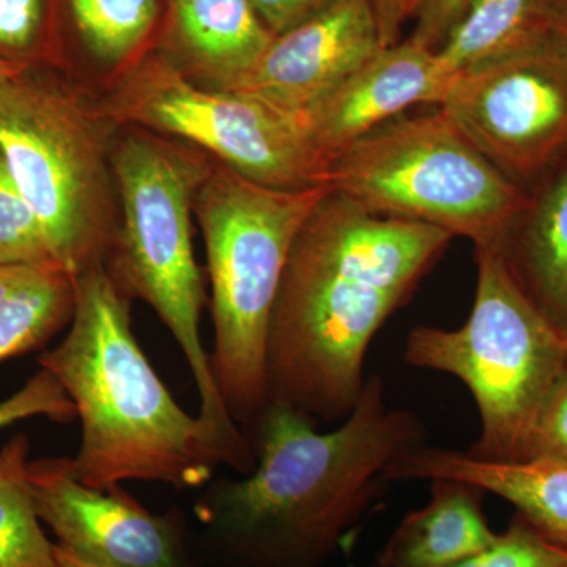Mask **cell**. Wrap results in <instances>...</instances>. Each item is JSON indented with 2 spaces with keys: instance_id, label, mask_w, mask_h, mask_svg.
<instances>
[{
  "instance_id": "obj_19",
  "label": "cell",
  "mask_w": 567,
  "mask_h": 567,
  "mask_svg": "<svg viewBox=\"0 0 567 567\" xmlns=\"http://www.w3.org/2000/svg\"><path fill=\"white\" fill-rule=\"evenodd\" d=\"M550 0H468L436 58L451 78L498 58L551 20Z\"/></svg>"
},
{
  "instance_id": "obj_12",
  "label": "cell",
  "mask_w": 567,
  "mask_h": 567,
  "mask_svg": "<svg viewBox=\"0 0 567 567\" xmlns=\"http://www.w3.org/2000/svg\"><path fill=\"white\" fill-rule=\"evenodd\" d=\"M382 48L372 0H338L276 35L251 73L230 92L251 95L300 122Z\"/></svg>"
},
{
  "instance_id": "obj_27",
  "label": "cell",
  "mask_w": 567,
  "mask_h": 567,
  "mask_svg": "<svg viewBox=\"0 0 567 567\" xmlns=\"http://www.w3.org/2000/svg\"><path fill=\"white\" fill-rule=\"evenodd\" d=\"M468 0H413L410 20L415 21L410 41L436 51L461 20Z\"/></svg>"
},
{
  "instance_id": "obj_9",
  "label": "cell",
  "mask_w": 567,
  "mask_h": 567,
  "mask_svg": "<svg viewBox=\"0 0 567 567\" xmlns=\"http://www.w3.org/2000/svg\"><path fill=\"white\" fill-rule=\"evenodd\" d=\"M96 100L118 128L185 142L254 182L324 186V158L297 118L251 95L204 87L164 54L142 58Z\"/></svg>"
},
{
  "instance_id": "obj_32",
  "label": "cell",
  "mask_w": 567,
  "mask_h": 567,
  "mask_svg": "<svg viewBox=\"0 0 567 567\" xmlns=\"http://www.w3.org/2000/svg\"><path fill=\"white\" fill-rule=\"evenodd\" d=\"M550 3L555 20L567 31V0H550Z\"/></svg>"
},
{
  "instance_id": "obj_28",
  "label": "cell",
  "mask_w": 567,
  "mask_h": 567,
  "mask_svg": "<svg viewBox=\"0 0 567 567\" xmlns=\"http://www.w3.org/2000/svg\"><path fill=\"white\" fill-rule=\"evenodd\" d=\"M338 0H249L257 17L274 35L303 24Z\"/></svg>"
},
{
  "instance_id": "obj_24",
  "label": "cell",
  "mask_w": 567,
  "mask_h": 567,
  "mask_svg": "<svg viewBox=\"0 0 567 567\" xmlns=\"http://www.w3.org/2000/svg\"><path fill=\"white\" fill-rule=\"evenodd\" d=\"M32 417H48L61 424L78 417L70 395L48 369L40 368L24 386L0 402V431Z\"/></svg>"
},
{
  "instance_id": "obj_18",
  "label": "cell",
  "mask_w": 567,
  "mask_h": 567,
  "mask_svg": "<svg viewBox=\"0 0 567 567\" xmlns=\"http://www.w3.org/2000/svg\"><path fill=\"white\" fill-rule=\"evenodd\" d=\"M73 312L74 278L66 271L0 265V363L43 349Z\"/></svg>"
},
{
  "instance_id": "obj_4",
  "label": "cell",
  "mask_w": 567,
  "mask_h": 567,
  "mask_svg": "<svg viewBox=\"0 0 567 567\" xmlns=\"http://www.w3.org/2000/svg\"><path fill=\"white\" fill-rule=\"evenodd\" d=\"M212 163L185 142L121 126L112 147L118 226L104 267L126 298L151 306L173 334L196 383L199 416L235 453L254 461L251 442L224 405L200 334L207 297L194 256V199Z\"/></svg>"
},
{
  "instance_id": "obj_21",
  "label": "cell",
  "mask_w": 567,
  "mask_h": 567,
  "mask_svg": "<svg viewBox=\"0 0 567 567\" xmlns=\"http://www.w3.org/2000/svg\"><path fill=\"white\" fill-rule=\"evenodd\" d=\"M82 41L99 61L121 69L137 63V52L155 28L158 0H69ZM121 76V74H118Z\"/></svg>"
},
{
  "instance_id": "obj_15",
  "label": "cell",
  "mask_w": 567,
  "mask_h": 567,
  "mask_svg": "<svg viewBox=\"0 0 567 567\" xmlns=\"http://www.w3.org/2000/svg\"><path fill=\"white\" fill-rule=\"evenodd\" d=\"M555 166L488 248L498 254L529 303L567 341V153Z\"/></svg>"
},
{
  "instance_id": "obj_17",
  "label": "cell",
  "mask_w": 567,
  "mask_h": 567,
  "mask_svg": "<svg viewBox=\"0 0 567 567\" xmlns=\"http://www.w3.org/2000/svg\"><path fill=\"white\" fill-rule=\"evenodd\" d=\"M431 499L402 518L377 558V567H453L491 546L486 492L458 480H432Z\"/></svg>"
},
{
  "instance_id": "obj_16",
  "label": "cell",
  "mask_w": 567,
  "mask_h": 567,
  "mask_svg": "<svg viewBox=\"0 0 567 567\" xmlns=\"http://www.w3.org/2000/svg\"><path fill=\"white\" fill-rule=\"evenodd\" d=\"M177 58L171 62L204 87L233 91L275 35L249 0H169Z\"/></svg>"
},
{
  "instance_id": "obj_10",
  "label": "cell",
  "mask_w": 567,
  "mask_h": 567,
  "mask_svg": "<svg viewBox=\"0 0 567 567\" xmlns=\"http://www.w3.org/2000/svg\"><path fill=\"white\" fill-rule=\"evenodd\" d=\"M511 181H533L567 153V31L555 17L498 58L462 71L439 104Z\"/></svg>"
},
{
  "instance_id": "obj_31",
  "label": "cell",
  "mask_w": 567,
  "mask_h": 567,
  "mask_svg": "<svg viewBox=\"0 0 567 567\" xmlns=\"http://www.w3.org/2000/svg\"><path fill=\"white\" fill-rule=\"evenodd\" d=\"M28 70L29 65H25V63L10 61V59L0 55V84L14 80V78L20 76V74Z\"/></svg>"
},
{
  "instance_id": "obj_14",
  "label": "cell",
  "mask_w": 567,
  "mask_h": 567,
  "mask_svg": "<svg viewBox=\"0 0 567 567\" xmlns=\"http://www.w3.org/2000/svg\"><path fill=\"white\" fill-rule=\"evenodd\" d=\"M386 480H458L475 484L516 507L517 516L558 546L567 548V465L550 458L516 464L488 462L466 451L423 445L388 468Z\"/></svg>"
},
{
  "instance_id": "obj_29",
  "label": "cell",
  "mask_w": 567,
  "mask_h": 567,
  "mask_svg": "<svg viewBox=\"0 0 567 567\" xmlns=\"http://www.w3.org/2000/svg\"><path fill=\"white\" fill-rule=\"evenodd\" d=\"M413 0H372L383 48L399 43L402 24L410 20Z\"/></svg>"
},
{
  "instance_id": "obj_26",
  "label": "cell",
  "mask_w": 567,
  "mask_h": 567,
  "mask_svg": "<svg viewBox=\"0 0 567 567\" xmlns=\"http://www.w3.org/2000/svg\"><path fill=\"white\" fill-rule=\"evenodd\" d=\"M532 458H550L567 465V364L537 416L529 461Z\"/></svg>"
},
{
  "instance_id": "obj_2",
  "label": "cell",
  "mask_w": 567,
  "mask_h": 567,
  "mask_svg": "<svg viewBox=\"0 0 567 567\" xmlns=\"http://www.w3.org/2000/svg\"><path fill=\"white\" fill-rule=\"evenodd\" d=\"M453 235L328 192L295 237L271 312L268 402L316 423L352 413L369 346L439 262Z\"/></svg>"
},
{
  "instance_id": "obj_6",
  "label": "cell",
  "mask_w": 567,
  "mask_h": 567,
  "mask_svg": "<svg viewBox=\"0 0 567 567\" xmlns=\"http://www.w3.org/2000/svg\"><path fill=\"white\" fill-rule=\"evenodd\" d=\"M99 100L24 71L0 84V156L71 276L104 264L118 226L112 147Z\"/></svg>"
},
{
  "instance_id": "obj_3",
  "label": "cell",
  "mask_w": 567,
  "mask_h": 567,
  "mask_svg": "<svg viewBox=\"0 0 567 567\" xmlns=\"http://www.w3.org/2000/svg\"><path fill=\"white\" fill-rule=\"evenodd\" d=\"M73 278L69 333L39 363L61 382L81 421L74 477L96 488L144 481L185 491L207 486L223 465L249 475L256 466L186 413L156 374L134 338L132 300L104 264Z\"/></svg>"
},
{
  "instance_id": "obj_20",
  "label": "cell",
  "mask_w": 567,
  "mask_h": 567,
  "mask_svg": "<svg viewBox=\"0 0 567 567\" xmlns=\"http://www.w3.org/2000/svg\"><path fill=\"white\" fill-rule=\"evenodd\" d=\"M29 453L24 432L0 447V567H59L33 505Z\"/></svg>"
},
{
  "instance_id": "obj_25",
  "label": "cell",
  "mask_w": 567,
  "mask_h": 567,
  "mask_svg": "<svg viewBox=\"0 0 567 567\" xmlns=\"http://www.w3.org/2000/svg\"><path fill=\"white\" fill-rule=\"evenodd\" d=\"M44 13L47 0H0V55L24 63L22 55L39 43Z\"/></svg>"
},
{
  "instance_id": "obj_30",
  "label": "cell",
  "mask_w": 567,
  "mask_h": 567,
  "mask_svg": "<svg viewBox=\"0 0 567 567\" xmlns=\"http://www.w3.org/2000/svg\"><path fill=\"white\" fill-rule=\"evenodd\" d=\"M54 557L59 567H104L89 561V559L78 557L76 554L70 551L69 548L54 544Z\"/></svg>"
},
{
  "instance_id": "obj_23",
  "label": "cell",
  "mask_w": 567,
  "mask_h": 567,
  "mask_svg": "<svg viewBox=\"0 0 567 567\" xmlns=\"http://www.w3.org/2000/svg\"><path fill=\"white\" fill-rule=\"evenodd\" d=\"M453 567H567V548L516 514L494 544Z\"/></svg>"
},
{
  "instance_id": "obj_5",
  "label": "cell",
  "mask_w": 567,
  "mask_h": 567,
  "mask_svg": "<svg viewBox=\"0 0 567 567\" xmlns=\"http://www.w3.org/2000/svg\"><path fill=\"white\" fill-rule=\"evenodd\" d=\"M328 192L262 185L213 159L194 199L212 286L213 374L249 442L268 405V330L287 257Z\"/></svg>"
},
{
  "instance_id": "obj_11",
  "label": "cell",
  "mask_w": 567,
  "mask_h": 567,
  "mask_svg": "<svg viewBox=\"0 0 567 567\" xmlns=\"http://www.w3.org/2000/svg\"><path fill=\"white\" fill-rule=\"evenodd\" d=\"M41 524L59 546L104 567H200L193 529L181 507L153 514L125 488L89 487L70 457L29 461Z\"/></svg>"
},
{
  "instance_id": "obj_7",
  "label": "cell",
  "mask_w": 567,
  "mask_h": 567,
  "mask_svg": "<svg viewBox=\"0 0 567 567\" xmlns=\"http://www.w3.org/2000/svg\"><path fill=\"white\" fill-rule=\"evenodd\" d=\"M475 259L468 320L454 330L413 328L404 360L412 368L456 377L468 388L481 420L470 456L527 462L537 416L567 364V341L529 303L494 249L475 246Z\"/></svg>"
},
{
  "instance_id": "obj_13",
  "label": "cell",
  "mask_w": 567,
  "mask_h": 567,
  "mask_svg": "<svg viewBox=\"0 0 567 567\" xmlns=\"http://www.w3.org/2000/svg\"><path fill=\"white\" fill-rule=\"evenodd\" d=\"M453 78L436 52L405 40L382 48L301 117L317 152L327 156L393 121L415 104H440Z\"/></svg>"
},
{
  "instance_id": "obj_22",
  "label": "cell",
  "mask_w": 567,
  "mask_h": 567,
  "mask_svg": "<svg viewBox=\"0 0 567 567\" xmlns=\"http://www.w3.org/2000/svg\"><path fill=\"white\" fill-rule=\"evenodd\" d=\"M0 265L58 267L39 216L0 156ZM62 270V268H61Z\"/></svg>"
},
{
  "instance_id": "obj_1",
  "label": "cell",
  "mask_w": 567,
  "mask_h": 567,
  "mask_svg": "<svg viewBox=\"0 0 567 567\" xmlns=\"http://www.w3.org/2000/svg\"><path fill=\"white\" fill-rule=\"evenodd\" d=\"M268 402L249 475L213 477L194 503V546L216 567H322L386 486V470L425 445L413 412L390 409L380 375L333 431Z\"/></svg>"
},
{
  "instance_id": "obj_8",
  "label": "cell",
  "mask_w": 567,
  "mask_h": 567,
  "mask_svg": "<svg viewBox=\"0 0 567 567\" xmlns=\"http://www.w3.org/2000/svg\"><path fill=\"white\" fill-rule=\"evenodd\" d=\"M323 185L365 210L491 246L527 193L488 162L442 110L399 117L327 156Z\"/></svg>"
}]
</instances>
